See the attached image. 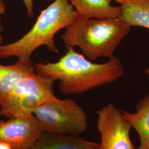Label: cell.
Listing matches in <instances>:
<instances>
[{
  "instance_id": "6da1fadb",
  "label": "cell",
  "mask_w": 149,
  "mask_h": 149,
  "mask_svg": "<svg viewBox=\"0 0 149 149\" xmlns=\"http://www.w3.org/2000/svg\"><path fill=\"white\" fill-rule=\"evenodd\" d=\"M66 50L56 62L34 65L37 74L58 81L59 90L63 94H82L114 82L124 74L122 62L114 56L106 63L98 64L86 59L74 48Z\"/></svg>"
},
{
  "instance_id": "7a4b0ae2",
  "label": "cell",
  "mask_w": 149,
  "mask_h": 149,
  "mask_svg": "<svg viewBox=\"0 0 149 149\" xmlns=\"http://www.w3.org/2000/svg\"><path fill=\"white\" fill-rule=\"evenodd\" d=\"M77 18L69 0H54L41 11L33 26L22 37L13 43L0 45V58L17 57L21 62L32 63V54L40 47L45 46L49 51L58 53L55 35Z\"/></svg>"
},
{
  "instance_id": "3957f363",
  "label": "cell",
  "mask_w": 149,
  "mask_h": 149,
  "mask_svg": "<svg viewBox=\"0 0 149 149\" xmlns=\"http://www.w3.org/2000/svg\"><path fill=\"white\" fill-rule=\"evenodd\" d=\"M131 30L119 18L98 19L78 17L61 35L66 49L77 47L87 59L113 56L115 50Z\"/></svg>"
},
{
  "instance_id": "277c9868",
  "label": "cell",
  "mask_w": 149,
  "mask_h": 149,
  "mask_svg": "<svg viewBox=\"0 0 149 149\" xmlns=\"http://www.w3.org/2000/svg\"><path fill=\"white\" fill-rule=\"evenodd\" d=\"M54 82L37 74L35 70L26 74L0 102V116L10 118L33 115L40 104L56 97Z\"/></svg>"
},
{
  "instance_id": "5b68a950",
  "label": "cell",
  "mask_w": 149,
  "mask_h": 149,
  "mask_svg": "<svg viewBox=\"0 0 149 149\" xmlns=\"http://www.w3.org/2000/svg\"><path fill=\"white\" fill-rule=\"evenodd\" d=\"M44 133L80 135L88 128L84 109L74 100L56 97L40 104L34 112Z\"/></svg>"
},
{
  "instance_id": "8992f818",
  "label": "cell",
  "mask_w": 149,
  "mask_h": 149,
  "mask_svg": "<svg viewBox=\"0 0 149 149\" xmlns=\"http://www.w3.org/2000/svg\"><path fill=\"white\" fill-rule=\"evenodd\" d=\"M97 125L101 138L99 149H136L130 138V124L113 104L98 111Z\"/></svg>"
},
{
  "instance_id": "52a82bcc",
  "label": "cell",
  "mask_w": 149,
  "mask_h": 149,
  "mask_svg": "<svg viewBox=\"0 0 149 149\" xmlns=\"http://www.w3.org/2000/svg\"><path fill=\"white\" fill-rule=\"evenodd\" d=\"M43 133L34 115L0 120V141L10 144L12 149H31Z\"/></svg>"
},
{
  "instance_id": "ba28073f",
  "label": "cell",
  "mask_w": 149,
  "mask_h": 149,
  "mask_svg": "<svg viewBox=\"0 0 149 149\" xmlns=\"http://www.w3.org/2000/svg\"><path fill=\"white\" fill-rule=\"evenodd\" d=\"M100 143L80 135L44 133L31 149H99Z\"/></svg>"
},
{
  "instance_id": "9c48e42d",
  "label": "cell",
  "mask_w": 149,
  "mask_h": 149,
  "mask_svg": "<svg viewBox=\"0 0 149 149\" xmlns=\"http://www.w3.org/2000/svg\"><path fill=\"white\" fill-rule=\"evenodd\" d=\"M113 0H69L77 13L82 18H119L120 6L111 4Z\"/></svg>"
},
{
  "instance_id": "30bf717a",
  "label": "cell",
  "mask_w": 149,
  "mask_h": 149,
  "mask_svg": "<svg viewBox=\"0 0 149 149\" xmlns=\"http://www.w3.org/2000/svg\"><path fill=\"white\" fill-rule=\"evenodd\" d=\"M135 109L132 113L121 111L122 116L138 134L140 144L136 149H149V93L137 103Z\"/></svg>"
},
{
  "instance_id": "8fae6325",
  "label": "cell",
  "mask_w": 149,
  "mask_h": 149,
  "mask_svg": "<svg viewBox=\"0 0 149 149\" xmlns=\"http://www.w3.org/2000/svg\"><path fill=\"white\" fill-rule=\"evenodd\" d=\"M34 70L33 63H26L18 60L13 65H0V102L19 80Z\"/></svg>"
},
{
  "instance_id": "7c38bea8",
  "label": "cell",
  "mask_w": 149,
  "mask_h": 149,
  "mask_svg": "<svg viewBox=\"0 0 149 149\" xmlns=\"http://www.w3.org/2000/svg\"><path fill=\"white\" fill-rule=\"evenodd\" d=\"M122 13L119 19L131 27L149 29V0H131L120 5Z\"/></svg>"
},
{
  "instance_id": "4fadbf2b",
  "label": "cell",
  "mask_w": 149,
  "mask_h": 149,
  "mask_svg": "<svg viewBox=\"0 0 149 149\" xmlns=\"http://www.w3.org/2000/svg\"><path fill=\"white\" fill-rule=\"evenodd\" d=\"M23 1L27 10L28 17L30 18H32L34 15L33 1V0H23Z\"/></svg>"
},
{
  "instance_id": "5bb4252c",
  "label": "cell",
  "mask_w": 149,
  "mask_h": 149,
  "mask_svg": "<svg viewBox=\"0 0 149 149\" xmlns=\"http://www.w3.org/2000/svg\"><path fill=\"white\" fill-rule=\"evenodd\" d=\"M6 10V6L4 2L3 1V0H0V34L3 31V28L2 25L1 17L5 13Z\"/></svg>"
},
{
  "instance_id": "9a60e30c",
  "label": "cell",
  "mask_w": 149,
  "mask_h": 149,
  "mask_svg": "<svg viewBox=\"0 0 149 149\" xmlns=\"http://www.w3.org/2000/svg\"><path fill=\"white\" fill-rule=\"evenodd\" d=\"M0 149H12L11 145L5 141H0Z\"/></svg>"
},
{
  "instance_id": "2e32d148",
  "label": "cell",
  "mask_w": 149,
  "mask_h": 149,
  "mask_svg": "<svg viewBox=\"0 0 149 149\" xmlns=\"http://www.w3.org/2000/svg\"><path fill=\"white\" fill-rule=\"evenodd\" d=\"M114 1H116L117 3H119L120 5H122L123 3L128 2V1H130L131 0H114Z\"/></svg>"
},
{
  "instance_id": "e0dca14e",
  "label": "cell",
  "mask_w": 149,
  "mask_h": 149,
  "mask_svg": "<svg viewBox=\"0 0 149 149\" xmlns=\"http://www.w3.org/2000/svg\"><path fill=\"white\" fill-rule=\"evenodd\" d=\"M145 72L146 74H148V76H149V68H148L147 69L145 70Z\"/></svg>"
},
{
  "instance_id": "ac0fdd59",
  "label": "cell",
  "mask_w": 149,
  "mask_h": 149,
  "mask_svg": "<svg viewBox=\"0 0 149 149\" xmlns=\"http://www.w3.org/2000/svg\"><path fill=\"white\" fill-rule=\"evenodd\" d=\"M2 41H3V37H2V36L0 34V45L2 44Z\"/></svg>"
},
{
  "instance_id": "d6986e66",
  "label": "cell",
  "mask_w": 149,
  "mask_h": 149,
  "mask_svg": "<svg viewBox=\"0 0 149 149\" xmlns=\"http://www.w3.org/2000/svg\"><path fill=\"white\" fill-rule=\"evenodd\" d=\"M47 1H51V2H53L54 0H47Z\"/></svg>"
}]
</instances>
